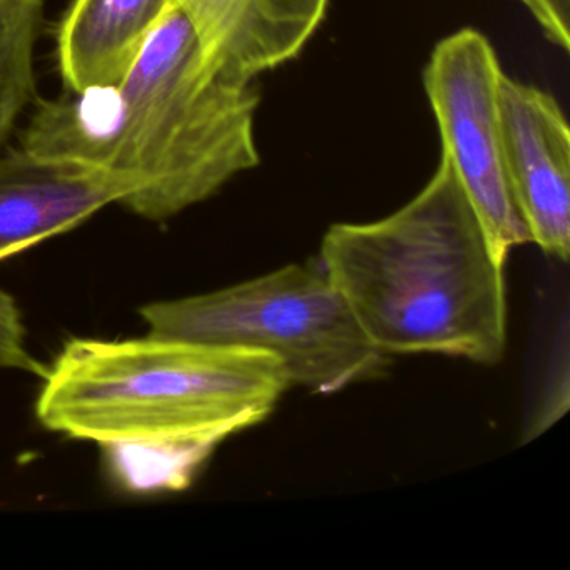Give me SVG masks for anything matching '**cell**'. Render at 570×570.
I'll return each instance as SVG.
<instances>
[{
  "label": "cell",
  "mask_w": 570,
  "mask_h": 570,
  "mask_svg": "<svg viewBox=\"0 0 570 570\" xmlns=\"http://www.w3.org/2000/svg\"><path fill=\"white\" fill-rule=\"evenodd\" d=\"M258 106L253 81L216 69L173 2L121 86L39 102L21 148L112 173L125 208L166 222L259 165Z\"/></svg>",
  "instance_id": "cell-1"
},
{
  "label": "cell",
  "mask_w": 570,
  "mask_h": 570,
  "mask_svg": "<svg viewBox=\"0 0 570 570\" xmlns=\"http://www.w3.org/2000/svg\"><path fill=\"white\" fill-rule=\"evenodd\" d=\"M316 258L385 355L432 353L480 365L503 358L505 262L443 156L392 215L330 226Z\"/></svg>",
  "instance_id": "cell-2"
},
{
  "label": "cell",
  "mask_w": 570,
  "mask_h": 570,
  "mask_svg": "<svg viewBox=\"0 0 570 570\" xmlns=\"http://www.w3.org/2000/svg\"><path fill=\"white\" fill-rule=\"evenodd\" d=\"M42 379L39 422L102 446L216 449L265 422L292 386L268 353L156 335L71 340Z\"/></svg>",
  "instance_id": "cell-3"
},
{
  "label": "cell",
  "mask_w": 570,
  "mask_h": 570,
  "mask_svg": "<svg viewBox=\"0 0 570 570\" xmlns=\"http://www.w3.org/2000/svg\"><path fill=\"white\" fill-rule=\"evenodd\" d=\"M139 313L149 335L268 353L292 386L318 395L380 375L389 360L363 335L318 258Z\"/></svg>",
  "instance_id": "cell-4"
},
{
  "label": "cell",
  "mask_w": 570,
  "mask_h": 570,
  "mask_svg": "<svg viewBox=\"0 0 570 570\" xmlns=\"http://www.w3.org/2000/svg\"><path fill=\"white\" fill-rule=\"evenodd\" d=\"M503 71L495 49L476 29H460L433 48L423 86L452 165L497 256L530 242L513 202L503 163L499 86Z\"/></svg>",
  "instance_id": "cell-5"
},
{
  "label": "cell",
  "mask_w": 570,
  "mask_h": 570,
  "mask_svg": "<svg viewBox=\"0 0 570 570\" xmlns=\"http://www.w3.org/2000/svg\"><path fill=\"white\" fill-rule=\"evenodd\" d=\"M503 163L530 242L570 255V129L559 102L503 72L499 86Z\"/></svg>",
  "instance_id": "cell-6"
},
{
  "label": "cell",
  "mask_w": 570,
  "mask_h": 570,
  "mask_svg": "<svg viewBox=\"0 0 570 570\" xmlns=\"http://www.w3.org/2000/svg\"><path fill=\"white\" fill-rule=\"evenodd\" d=\"M121 178L28 149L0 153V262L65 235L101 212L122 205Z\"/></svg>",
  "instance_id": "cell-7"
},
{
  "label": "cell",
  "mask_w": 570,
  "mask_h": 570,
  "mask_svg": "<svg viewBox=\"0 0 570 570\" xmlns=\"http://www.w3.org/2000/svg\"><path fill=\"white\" fill-rule=\"evenodd\" d=\"M191 22L205 58L255 81L295 59L326 16L330 0H173Z\"/></svg>",
  "instance_id": "cell-8"
},
{
  "label": "cell",
  "mask_w": 570,
  "mask_h": 570,
  "mask_svg": "<svg viewBox=\"0 0 570 570\" xmlns=\"http://www.w3.org/2000/svg\"><path fill=\"white\" fill-rule=\"evenodd\" d=\"M173 0H72L58 29V66L69 95L125 82Z\"/></svg>",
  "instance_id": "cell-9"
},
{
  "label": "cell",
  "mask_w": 570,
  "mask_h": 570,
  "mask_svg": "<svg viewBox=\"0 0 570 570\" xmlns=\"http://www.w3.org/2000/svg\"><path fill=\"white\" fill-rule=\"evenodd\" d=\"M45 0H0V153L36 101V49Z\"/></svg>",
  "instance_id": "cell-10"
},
{
  "label": "cell",
  "mask_w": 570,
  "mask_h": 570,
  "mask_svg": "<svg viewBox=\"0 0 570 570\" xmlns=\"http://www.w3.org/2000/svg\"><path fill=\"white\" fill-rule=\"evenodd\" d=\"M112 475L131 492H178L191 485L215 449L203 445L105 446Z\"/></svg>",
  "instance_id": "cell-11"
},
{
  "label": "cell",
  "mask_w": 570,
  "mask_h": 570,
  "mask_svg": "<svg viewBox=\"0 0 570 570\" xmlns=\"http://www.w3.org/2000/svg\"><path fill=\"white\" fill-rule=\"evenodd\" d=\"M6 370L45 376L48 366L41 365L29 350L28 333L18 303L0 288V372Z\"/></svg>",
  "instance_id": "cell-12"
},
{
  "label": "cell",
  "mask_w": 570,
  "mask_h": 570,
  "mask_svg": "<svg viewBox=\"0 0 570 570\" xmlns=\"http://www.w3.org/2000/svg\"><path fill=\"white\" fill-rule=\"evenodd\" d=\"M546 38L563 52L570 51V0H520Z\"/></svg>",
  "instance_id": "cell-13"
}]
</instances>
